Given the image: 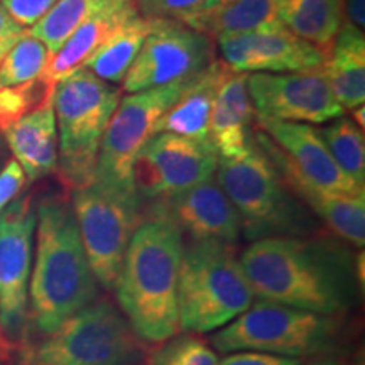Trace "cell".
I'll return each instance as SVG.
<instances>
[{"label":"cell","instance_id":"1","mask_svg":"<svg viewBox=\"0 0 365 365\" xmlns=\"http://www.w3.org/2000/svg\"><path fill=\"white\" fill-rule=\"evenodd\" d=\"M336 235L254 240L240 264L259 299L328 317H344L359 301V267Z\"/></svg>","mask_w":365,"mask_h":365},{"label":"cell","instance_id":"2","mask_svg":"<svg viewBox=\"0 0 365 365\" xmlns=\"http://www.w3.org/2000/svg\"><path fill=\"white\" fill-rule=\"evenodd\" d=\"M182 232L161 202H150L125 250L115 287L118 309L143 341L161 344L180 330L178 279Z\"/></svg>","mask_w":365,"mask_h":365},{"label":"cell","instance_id":"3","mask_svg":"<svg viewBox=\"0 0 365 365\" xmlns=\"http://www.w3.org/2000/svg\"><path fill=\"white\" fill-rule=\"evenodd\" d=\"M98 298L71 200L49 193L36 203V252L29 281L27 328L51 333Z\"/></svg>","mask_w":365,"mask_h":365},{"label":"cell","instance_id":"4","mask_svg":"<svg viewBox=\"0 0 365 365\" xmlns=\"http://www.w3.org/2000/svg\"><path fill=\"white\" fill-rule=\"evenodd\" d=\"M9 365H144L148 346L112 301L97 298L38 340L12 346Z\"/></svg>","mask_w":365,"mask_h":365},{"label":"cell","instance_id":"5","mask_svg":"<svg viewBox=\"0 0 365 365\" xmlns=\"http://www.w3.org/2000/svg\"><path fill=\"white\" fill-rule=\"evenodd\" d=\"M255 294L235 245L191 240L182 250L178 279V319L186 333L220 330L252 307Z\"/></svg>","mask_w":365,"mask_h":365},{"label":"cell","instance_id":"6","mask_svg":"<svg viewBox=\"0 0 365 365\" xmlns=\"http://www.w3.org/2000/svg\"><path fill=\"white\" fill-rule=\"evenodd\" d=\"M215 176L239 213L242 232L249 240L317 232L312 210L287 188L257 143L242 158H218Z\"/></svg>","mask_w":365,"mask_h":365},{"label":"cell","instance_id":"7","mask_svg":"<svg viewBox=\"0 0 365 365\" xmlns=\"http://www.w3.org/2000/svg\"><path fill=\"white\" fill-rule=\"evenodd\" d=\"M120 102V90L86 68L54 85L53 108L58 129V175L66 190L95 180L105 129Z\"/></svg>","mask_w":365,"mask_h":365},{"label":"cell","instance_id":"8","mask_svg":"<svg viewBox=\"0 0 365 365\" xmlns=\"http://www.w3.org/2000/svg\"><path fill=\"white\" fill-rule=\"evenodd\" d=\"M344 319L259 299L212 336L218 352L317 357L335 346Z\"/></svg>","mask_w":365,"mask_h":365},{"label":"cell","instance_id":"9","mask_svg":"<svg viewBox=\"0 0 365 365\" xmlns=\"http://www.w3.org/2000/svg\"><path fill=\"white\" fill-rule=\"evenodd\" d=\"M70 200L91 272L105 291H113L125 250L143 220V203L137 193L98 180L73 190Z\"/></svg>","mask_w":365,"mask_h":365},{"label":"cell","instance_id":"10","mask_svg":"<svg viewBox=\"0 0 365 365\" xmlns=\"http://www.w3.org/2000/svg\"><path fill=\"white\" fill-rule=\"evenodd\" d=\"M191 80L129 93L118 102L100 144L95 180L135 193V158L158 134L159 120L188 88Z\"/></svg>","mask_w":365,"mask_h":365},{"label":"cell","instance_id":"11","mask_svg":"<svg viewBox=\"0 0 365 365\" xmlns=\"http://www.w3.org/2000/svg\"><path fill=\"white\" fill-rule=\"evenodd\" d=\"M36 202L19 195L0 213V335L17 345L27 339Z\"/></svg>","mask_w":365,"mask_h":365},{"label":"cell","instance_id":"12","mask_svg":"<svg viewBox=\"0 0 365 365\" xmlns=\"http://www.w3.org/2000/svg\"><path fill=\"white\" fill-rule=\"evenodd\" d=\"M153 19V17H150ZM215 61L210 36L181 21L154 19L143 48L122 80L125 93L191 80Z\"/></svg>","mask_w":365,"mask_h":365},{"label":"cell","instance_id":"13","mask_svg":"<svg viewBox=\"0 0 365 365\" xmlns=\"http://www.w3.org/2000/svg\"><path fill=\"white\" fill-rule=\"evenodd\" d=\"M218 154L210 140L156 134L144 145L134 163L135 193L143 200L158 202L213 180Z\"/></svg>","mask_w":365,"mask_h":365},{"label":"cell","instance_id":"14","mask_svg":"<svg viewBox=\"0 0 365 365\" xmlns=\"http://www.w3.org/2000/svg\"><path fill=\"white\" fill-rule=\"evenodd\" d=\"M247 88L257 120L325 124L344 117L323 70L250 73Z\"/></svg>","mask_w":365,"mask_h":365},{"label":"cell","instance_id":"15","mask_svg":"<svg viewBox=\"0 0 365 365\" xmlns=\"http://www.w3.org/2000/svg\"><path fill=\"white\" fill-rule=\"evenodd\" d=\"M218 49L234 73H308L323 70L327 54L281 22L242 34L218 36Z\"/></svg>","mask_w":365,"mask_h":365},{"label":"cell","instance_id":"16","mask_svg":"<svg viewBox=\"0 0 365 365\" xmlns=\"http://www.w3.org/2000/svg\"><path fill=\"white\" fill-rule=\"evenodd\" d=\"M158 202L191 240H217L235 245L240 239L239 213L215 178Z\"/></svg>","mask_w":365,"mask_h":365},{"label":"cell","instance_id":"17","mask_svg":"<svg viewBox=\"0 0 365 365\" xmlns=\"http://www.w3.org/2000/svg\"><path fill=\"white\" fill-rule=\"evenodd\" d=\"M254 105L247 88V75L227 68L218 83L210 117V143L218 158L237 159L254 148Z\"/></svg>","mask_w":365,"mask_h":365},{"label":"cell","instance_id":"18","mask_svg":"<svg viewBox=\"0 0 365 365\" xmlns=\"http://www.w3.org/2000/svg\"><path fill=\"white\" fill-rule=\"evenodd\" d=\"M4 139L29 182L58 170V129L53 98L2 130Z\"/></svg>","mask_w":365,"mask_h":365},{"label":"cell","instance_id":"19","mask_svg":"<svg viewBox=\"0 0 365 365\" xmlns=\"http://www.w3.org/2000/svg\"><path fill=\"white\" fill-rule=\"evenodd\" d=\"M272 163V161H271ZM276 168V166H274ZM282 180L293 193L312 210L327 227L341 240L364 247L365 242V191L355 193H328L313 188L294 175L276 168Z\"/></svg>","mask_w":365,"mask_h":365},{"label":"cell","instance_id":"20","mask_svg":"<svg viewBox=\"0 0 365 365\" xmlns=\"http://www.w3.org/2000/svg\"><path fill=\"white\" fill-rule=\"evenodd\" d=\"M225 70V63L213 61L207 70L195 76L188 88L182 91L181 97L159 120L158 134L168 132L196 140H210L213 100Z\"/></svg>","mask_w":365,"mask_h":365},{"label":"cell","instance_id":"21","mask_svg":"<svg viewBox=\"0 0 365 365\" xmlns=\"http://www.w3.org/2000/svg\"><path fill=\"white\" fill-rule=\"evenodd\" d=\"M137 12L139 11H137L134 0H125V2L108 7L107 11L83 22L51 58L48 71H46V78L51 80L53 83H58L66 75L83 68L103 41Z\"/></svg>","mask_w":365,"mask_h":365},{"label":"cell","instance_id":"22","mask_svg":"<svg viewBox=\"0 0 365 365\" xmlns=\"http://www.w3.org/2000/svg\"><path fill=\"white\" fill-rule=\"evenodd\" d=\"M323 66L327 81L341 108L362 107L365 100L364 31L341 24Z\"/></svg>","mask_w":365,"mask_h":365},{"label":"cell","instance_id":"23","mask_svg":"<svg viewBox=\"0 0 365 365\" xmlns=\"http://www.w3.org/2000/svg\"><path fill=\"white\" fill-rule=\"evenodd\" d=\"M277 19L328 56L344 24V0H277Z\"/></svg>","mask_w":365,"mask_h":365},{"label":"cell","instance_id":"24","mask_svg":"<svg viewBox=\"0 0 365 365\" xmlns=\"http://www.w3.org/2000/svg\"><path fill=\"white\" fill-rule=\"evenodd\" d=\"M186 26L207 36L242 34L276 24L277 0H223L207 12L186 17Z\"/></svg>","mask_w":365,"mask_h":365},{"label":"cell","instance_id":"25","mask_svg":"<svg viewBox=\"0 0 365 365\" xmlns=\"http://www.w3.org/2000/svg\"><path fill=\"white\" fill-rule=\"evenodd\" d=\"M153 22L154 19L137 12L103 41L83 68L108 83H122L125 73L135 61L145 38L150 33Z\"/></svg>","mask_w":365,"mask_h":365},{"label":"cell","instance_id":"26","mask_svg":"<svg viewBox=\"0 0 365 365\" xmlns=\"http://www.w3.org/2000/svg\"><path fill=\"white\" fill-rule=\"evenodd\" d=\"M120 2L125 0H58L27 33L38 38L54 56L83 22Z\"/></svg>","mask_w":365,"mask_h":365},{"label":"cell","instance_id":"27","mask_svg":"<svg viewBox=\"0 0 365 365\" xmlns=\"http://www.w3.org/2000/svg\"><path fill=\"white\" fill-rule=\"evenodd\" d=\"M318 132L340 170L359 186H364L365 144L362 127H359L349 117H339L335 122Z\"/></svg>","mask_w":365,"mask_h":365},{"label":"cell","instance_id":"28","mask_svg":"<svg viewBox=\"0 0 365 365\" xmlns=\"http://www.w3.org/2000/svg\"><path fill=\"white\" fill-rule=\"evenodd\" d=\"M53 54L38 38L26 33L0 63V90L46 75Z\"/></svg>","mask_w":365,"mask_h":365},{"label":"cell","instance_id":"29","mask_svg":"<svg viewBox=\"0 0 365 365\" xmlns=\"http://www.w3.org/2000/svg\"><path fill=\"white\" fill-rule=\"evenodd\" d=\"M54 85L41 76L27 83L0 90V132L53 98Z\"/></svg>","mask_w":365,"mask_h":365},{"label":"cell","instance_id":"30","mask_svg":"<svg viewBox=\"0 0 365 365\" xmlns=\"http://www.w3.org/2000/svg\"><path fill=\"white\" fill-rule=\"evenodd\" d=\"M149 365H218L215 350L198 336L185 333L173 335L148 357Z\"/></svg>","mask_w":365,"mask_h":365},{"label":"cell","instance_id":"31","mask_svg":"<svg viewBox=\"0 0 365 365\" xmlns=\"http://www.w3.org/2000/svg\"><path fill=\"white\" fill-rule=\"evenodd\" d=\"M56 2L58 0H0L6 11L26 29H31L43 19Z\"/></svg>","mask_w":365,"mask_h":365},{"label":"cell","instance_id":"32","mask_svg":"<svg viewBox=\"0 0 365 365\" xmlns=\"http://www.w3.org/2000/svg\"><path fill=\"white\" fill-rule=\"evenodd\" d=\"M26 181L24 171L21 170L16 159L7 161L6 166L0 170V213L14 198L22 193Z\"/></svg>","mask_w":365,"mask_h":365},{"label":"cell","instance_id":"33","mask_svg":"<svg viewBox=\"0 0 365 365\" xmlns=\"http://www.w3.org/2000/svg\"><path fill=\"white\" fill-rule=\"evenodd\" d=\"M218 365H301V360L262 352H232Z\"/></svg>","mask_w":365,"mask_h":365},{"label":"cell","instance_id":"34","mask_svg":"<svg viewBox=\"0 0 365 365\" xmlns=\"http://www.w3.org/2000/svg\"><path fill=\"white\" fill-rule=\"evenodd\" d=\"M26 33V27H22L19 22L14 19L11 14L6 11V7L0 4V63Z\"/></svg>","mask_w":365,"mask_h":365},{"label":"cell","instance_id":"35","mask_svg":"<svg viewBox=\"0 0 365 365\" xmlns=\"http://www.w3.org/2000/svg\"><path fill=\"white\" fill-rule=\"evenodd\" d=\"M344 14L346 16V24L364 31V0H344Z\"/></svg>","mask_w":365,"mask_h":365},{"label":"cell","instance_id":"36","mask_svg":"<svg viewBox=\"0 0 365 365\" xmlns=\"http://www.w3.org/2000/svg\"><path fill=\"white\" fill-rule=\"evenodd\" d=\"M304 365H344V364H341L340 360L328 357V355H317V357L312 359Z\"/></svg>","mask_w":365,"mask_h":365},{"label":"cell","instance_id":"37","mask_svg":"<svg viewBox=\"0 0 365 365\" xmlns=\"http://www.w3.org/2000/svg\"><path fill=\"white\" fill-rule=\"evenodd\" d=\"M11 349H12L11 344H7V341L4 340V336L0 335V365H6L7 364L9 350H11Z\"/></svg>","mask_w":365,"mask_h":365},{"label":"cell","instance_id":"38","mask_svg":"<svg viewBox=\"0 0 365 365\" xmlns=\"http://www.w3.org/2000/svg\"><path fill=\"white\" fill-rule=\"evenodd\" d=\"M0 170H2V168H0Z\"/></svg>","mask_w":365,"mask_h":365},{"label":"cell","instance_id":"39","mask_svg":"<svg viewBox=\"0 0 365 365\" xmlns=\"http://www.w3.org/2000/svg\"><path fill=\"white\" fill-rule=\"evenodd\" d=\"M0 148H2V145H0Z\"/></svg>","mask_w":365,"mask_h":365}]
</instances>
